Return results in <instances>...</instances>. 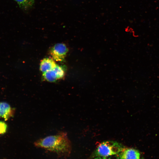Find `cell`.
Wrapping results in <instances>:
<instances>
[{"mask_svg": "<svg viewBox=\"0 0 159 159\" xmlns=\"http://www.w3.org/2000/svg\"><path fill=\"white\" fill-rule=\"evenodd\" d=\"M53 59L46 58L43 59L40 63V69L43 73L53 69L57 66Z\"/></svg>", "mask_w": 159, "mask_h": 159, "instance_id": "obj_6", "label": "cell"}, {"mask_svg": "<svg viewBox=\"0 0 159 159\" xmlns=\"http://www.w3.org/2000/svg\"><path fill=\"white\" fill-rule=\"evenodd\" d=\"M68 49L65 44L58 43L51 49L50 54L53 59L56 61H62L66 55Z\"/></svg>", "mask_w": 159, "mask_h": 159, "instance_id": "obj_3", "label": "cell"}, {"mask_svg": "<svg viewBox=\"0 0 159 159\" xmlns=\"http://www.w3.org/2000/svg\"><path fill=\"white\" fill-rule=\"evenodd\" d=\"M117 159H139L140 154L136 149L123 148L117 154Z\"/></svg>", "mask_w": 159, "mask_h": 159, "instance_id": "obj_4", "label": "cell"}, {"mask_svg": "<svg viewBox=\"0 0 159 159\" xmlns=\"http://www.w3.org/2000/svg\"><path fill=\"white\" fill-rule=\"evenodd\" d=\"M143 159V158H142V159Z\"/></svg>", "mask_w": 159, "mask_h": 159, "instance_id": "obj_11", "label": "cell"}, {"mask_svg": "<svg viewBox=\"0 0 159 159\" xmlns=\"http://www.w3.org/2000/svg\"><path fill=\"white\" fill-rule=\"evenodd\" d=\"M35 146L56 153L61 156L67 157L71 150V145L67 133L60 132L37 140Z\"/></svg>", "mask_w": 159, "mask_h": 159, "instance_id": "obj_1", "label": "cell"}, {"mask_svg": "<svg viewBox=\"0 0 159 159\" xmlns=\"http://www.w3.org/2000/svg\"><path fill=\"white\" fill-rule=\"evenodd\" d=\"M15 110L7 103L0 102V117L6 120L13 116Z\"/></svg>", "mask_w": 159, "mask_h": 159, "instance_id": "obj_5", "label": "cell"}, {"mask_svg": "<svg viewBox=\"0 0 159 159\" xmlns=\"http://www.w3.org/2000/svg\"><path fill=\"white\" fill-rule=\"evenodd\" d=\"M123 148L121 145L117 142L106 141L98 145L96 153L98 156L106 157L117 155Z\"/></svg>", "mask_w": 159, "mask_h": 159, "instance_id": "obj_2", "label": "cell"}, {"mask_svg": "<svg viewBox=\"0 0 159 159\" xmlns=\"http://www.w3.org/2000/svg\"><path fill=\"white\" fill-rule=\"evenodd\" d=\"M94 159H108L105 158V157L98 156V157L94 158Z\"/></svg>", "mask_w": 159, "mask_h": 159, "instance_id": "obj_10", "label": "cell"}, {"mask_svg": "<svg viewBox=\"0 0 159 159\" xmlns=\"http://www.w3.org/2000/svg\"><path fill=\"white\" fill-rule=\"evenodd\" d=\"M43 76L45 80L49 82H54L58 80L54 69L43 73Z\"/></svg>", "mask_w": 159, "mask_h": 159, "instance_id": "obj_8", "label": "cell"}, {"mask_svg": "<svg viewBox=\"0 0 159 159\" xmlns=\"http://www.w3.org/2000/svg\"><path fill=\"white\" fill-rule=\"evenodd\" d=\"M54 69L57 74L58 79H62L64 77V71L62 67L57 65Z\"/></svg>", "mask_w": 159, "mask_h": 159, "instance_id": "obj_9", "label": "cell"}, {"mask_svg": "<svg viewBox=\"0 0 159 159\" xmlns=\"http://www.w3.org/2000/svg\"><path fill=\"white\" fill-rule=\"evenodd\" d=\"M22 9L27 10L33 6L35 0H14Z\"/></svg>", "mask_w": 159, "mask_h": 159, "instance_id": "obj_7", "label": "cell"}]
</instances>
